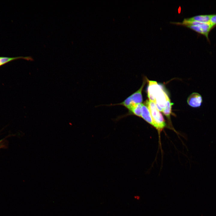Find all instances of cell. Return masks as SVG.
<instances>
[{
	"label": "cell",
	"instance_id": "6da1fadb",
	"mask_svg": "<svg viewBox=\"0 0 216 216\" xmlns=\"http://www.w3.org/2000/svg\"><path fill=\"white\" fill-rule=\"evenodd\" d=\"M146 103L151 113L153 123V126L158 130L160 134V133L166 125L164 117L154 102L149 100L146 101Z\"/></svg>",
	"mask_w": 216,
	"mask_h": 216
},
{
	"label": "cell",
	"instance_id": "7a4b0ae2",
	"mask_svg": "<svg viewBox=\"0 0 216 216\" xmlns=\"http://www.w3.org/2000/svg\"><path fill=\"white\" fill-rule=\"evenodd\" d=\"M143 80L142 84L140 88L126 98L122 102L118 104L107 105L108 106L121 105L128 110L136 104H141L142 101V91L146 82V79Z\"/></svg>",
	"mask_w": 216,
	"mask_h": 216
},
{
	"label": "cell",
	"instance_id": "3957f363",
	"mask_svg": "<svg viewBox=\"0 0 216 216\" xmlns=\"http://www.w3.org/2000/svg\"><path fill=\"white\" fill-rule=\"evenodd\" d=\"M169 98L161 86L156 93L154 102L160 111L162 112L166 106L167 100Z\"/></svg>",
	"mask_w": 216,
	"mask_h": 216
},
{
	"label": "cell",
	"instance_id": "277c9868",
	"mask_svg": "<svg viewBox=\"0 0 216 216\" xmlns=\"http://www.w3.org/2000/svg\"><path fill=\"white\" fill-rule=\"evenodd\" d=\"M187 102L190 106L193 108H198L202 105V98L199 93L193 92L188 97Z\"/></svg>",
	"mask_w": 216,
	"mask_h": 216
},
{
	"label": "cell",
	"instance_id": "5b68a950",
	"mask_svg": "<svg viewBox=\"0 0 216 216\" xmlns=\"http://www.w3.org/2000/svg\"><path fill=\"white\" fill-rule=\"evenodd\" d=\"M148 86L147 89L148 96L149 100L154 102L156 94L161 87V86L155 81L148 80Z\"/></svg>",
	"mask_w": 216,
	"mask_h": 216
},
{
	"label": "cell",
	"instance_id": "8992f818",
	"mask_svg": "<svg viewBox=\"0 0 216 216\" xmlns=\"http://www.w3.org/2000/svg\"><path fill=\"white\" fill-rule=\"evenodd\" d=\"M141 118L151 125L153 123L149 110L146 104H142L141 108Z\"/></svg>",
	"mask_w": 216,
	"mask_h": 216
},
{
	"label": "cell",
	"instance_id": "52a82bcc",
	"mask_svg": "<svg viewBox=\"0 0 216 216\" xmlns=\"http://www.w3.org/2000/svg\"><path fill=\"white\" fill-rule=\"evenodd\" d=\"M19 59H23L27 61H33L34 59L32 56H18L14 57H0V66L12 61Z\"/></svg>",
	"mask_w": 216,
	"mask_h": 216
},
{
	"label": "cell",
	"instance_id": "ba28073f",
	"mask_svg": "<svg viewBox=\"0 0 216 216\" xmlns=\"http://www.w3.org/2000/svg\"><path fill=\"white\" fill-rule=\"evenodd\" d=\"M211 14L202 15L194 16L189 19L191 20H195L203 23L209 22Z\"/></svg>",
	"mask_w": 216,
	"mask_h": 216
},
{
	"label": "cell",
	"instance_id": "9c48e42d",
	"mask_svg": "<svg viewBox=\"0 0 216 216\" xmlns=\"http://www.w3.org/2000/svg\"><path fill=\"white\" fill-rule=\"evenodd\" d=\"M172 104H173L171 103L169 97L167 100L166 106L162 112L169 121L170 120L172 106Z\"/></svg>",
	"mask_w": 216,
	"mask_h": 216
},
{
	"label": "cell",
	"instance_id": "30bf717a",
	"mask_svg": "<svg viewBox=\"0 0 216 216\" xmlns=\"http://www.w3.org/2000/svg\"><path fill=\"white\" fill-rule=\"evenodd\" d=\"M186 26L194 30L199 34L203 35L202 30L199 25L197 26L190 25Z\"/></svg>",
	"mask_w": 216,
	"mask_h": 216
},
{
	"label": "cell",
	"instance_id": "8fae6325",
	"mask_svg": "<svg viewBox=\"0 0 216 216\" xmlns=\"http://www.w3.org/2000/svg\"><path fill=\"white\" fill-rule=\"evenodd\" d=\"M209 23L214 27L216 26V14H211Z\"/></svg>",
	"mask_w": 216,
	"mask_h": 216
},
{
	"label": "cell",
	"instance_id": "7c38bea8",
	"mask_svg": "<svg viewBox=\"0 0 216 216\" xmlns=\"http://www.w3.org/2000/svg\"><path fill=\"white\" fill-rule=\"evenodd\" d=\"M6 146L4 142L3 141V140H0V149L3 148Z\"/></svg>",
	"mask_w": 216,
	"mask_h": 216
},
{
	"label": "cell",
	"instance_id": "4fadbf2b",
	"mask_svg": "<svg viewBox=\"0 0 216 216\" xmlns=\"http://www.w3.org/2000/svg\"><path fill=\"white\" fill-rule=\"evenodd\" d=\"M135 198L137 200H140V197L139 196H135Z\"/></svg>",
	"mask_w": 216,
	"mask_h": 216
}]
</instances>
